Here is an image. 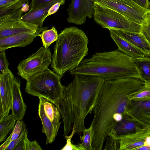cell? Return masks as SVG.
Listing matches in <instances>:
<instances>
[{"label":"cell","instance_id":"1","mask_svg":"<svg viewBox=\"0 0 150 150\" xmlns=\"http://www.w3.org/2000/svg\"><path fill=\"white\" fill-rule=\"evenodd\" d=\"M144 82L135 78L105 81L93 110L92 150L103 149L109 134L127 115L131 96L143 87Z\"/></svg>","mask_w":150,"mask_h":150},{"label":"cell","instance_id":"2","mask_svg":"<svg viewBox=\"0 0 150 150\" xmlns=\"http://www.w3.org/2000/svg\"><path fill=\"white\" fill-rule=\"evenodd\" d=\"M104 81L98 77L76 74L71 82L64 86L61 96L53 103L59 109L62 119L65 138L72 126L78 134L86 129L85 119L93 111Z\"/></svg>","mask_w":150,"mask_h":150},{"label":"cell","instance_id":"3","mask_svg":"<svg viewBox=\"0 0 150 150\" xmlns=\"http://www.w3.org/2000/svg\"><path fill=\"white\" fill-rule=\"evenodd\" d=\"M71 75L98 77L105 81L135 78L140 79L134 58L118 49L95 53L83 59L79 65L69 71Z\"/></svg>","mask_w":150,"mask_h":150},{"label":"cell","instance_id":"4","mask_svg":"<svg viewBox=\"0 0 150 150\" xmlns=\"http://www.w3.org/2000/svg\"><path fill=\"white\" fill-rule=\"evenodd\" d=\"M88 43L85 33L76 27L66 28L59 34L51 67L61 79L76 68L88 54Z\"/></svg>","mask_w":150,"mask_h":150},{"label":"cell","instance_id":"5","mask_svg":"<svg viewBox=\"0 0 150 150\" xmlns=\"http://www.w3.org/2000/svg\"><path fill=\"white\" fill-rule=\"evenodd\" d=\"M60 79L57 74L48 68L26 81L25 91L53 103L62 95L64 86L61 83Z\"/></svg>","mask_w":150,"mask_h":150},{"label":"cell","instance_id":"6","mask_svg":"<svg viewBox=\"0 0 150 150\" xmlns=\"http://www.w3.org/2000/svg\"><path fill=\"white\" fill-rule=\"evenodd\" d=\"M94 3V20L103 28L109 30L140 32L141 25L131 21L115 10Z\"/></svg>","mask_w":150,"mask_h":150},{"label":"cell","instance_id":"7","mask_svg":"<svg viewBox=\"0 0 150 150\" xmlns=\"http://www.w3.org/2000/svg\"><path fill=\"white\" fill-rule=\"evenodd\" d=\"M49 48L41 47L18 64V74L26 81L48 68L52 61Z\"/></svg>","mask_w":150,"mask_h":150},{"label":"cell","instance_id":"8","mask_svg":"<svg viewBox=\"0 0 150 150\" xmlns=\"http://www.w3.org/2000/svg\"><path fill=\"white\" fill-rule=\"evenodd\" d=\"M121 14L131 21L142 25L150 10L140 7L132 0H93Z\"/></svg>","mask_w":150,"mask_h":150},{"label":"cell","instance_id":"9","mask_svg":"<svg viewBox=\"0 0 150 150\" xmlns=\"http://www.w3.org/2000/svg\"><path fill=\"white\" fill-rule=\"evenodd\" d=\"M94 4L92 0H72L67 10V21L77 25L84 23L86 17L91 18L93 15Z\"/></svg>","mask_w":150,"mask_h":150},{"label":"cell","instance_id":"10","mask_svg":"<svg viewBox=\"0 0 150 150\" xmlns=\"http://www.w3.org/2000/svg\"><path fill=\"white\" fill-rule=\"evenodd\" d=\"M116 137L119 140V150H137L142 146H150V129L148 127Z\"/></svg>","mask_w":150,"mask_h":150},{"label":"cell","instance_id":"11","mask_svg":"<svg viewBox=\"0 0 150 150\" xmlns=\"http://www.w3.org/2000/svg\"><path fill=\"white\" fill-rule=\"evenodd\" d=\"M15 78L11 71L0 74V108L2 110V117L8 116L11 109Z\"/></svg>","mask_w":150,"mask_h":150},{"label":"cell","instance_id":"12","mask_svg":"<svg viewBox=\"0 0 150 150\" xmlns=\"http://www.w3.org/2000/svg\"><path fill=\"white\" fill-rule=\"evenodd\" d=\"M42 27L23 21L21 18L8 21L0 24V38L20 33H34Z\"/></svg>","mask_w":150,"mask_h":150},{"label":"cell","instance_id":"13","mask_svg":"<svg viewBox=\"0 0 150 150\" xmlns=\"http://www.w3.org/2000/svg\"><path fill=\"white\" fill-rule=\"evenodd\" d=\"M127 114L145 127L150 125V100H132Z\"/></svg>","mask_w":150,"mask_h":150},{"label":"cell","instance_id":"14","mask_svg":"<svg viewBox=\"0 0 150 150\" xmlns=\"http://www.w3.org/2000/svg\"><path fill=\"white\" fill-rule=\"evenodd\" d=\"M47 27H42L34 33H20L0 38V51L16 47H24L30 44L34 39Z\"/></svg>","mask_w":150,"mask_h":150},{"label":"cell","instance_id":"15","mask_svg":"<svg viewBox=\"0 0 150 150\" xmlns=\"http://www.w3.org/2000/svg\"><path fill=\"white\" fill-rule=\"evenodd\" d=\"M20 81L15 77L13 87L11 114L17 120H22L26 110L20 90Z\"/></svg>","mask_w":150,"mask_h":150},{"label":"cell","instance_id":"16","mask_svg":"<svg viewBox=\"0 0 150 150\" xmlns=\"http://www.w3.org/2000/svg\"><path fill=\"white\" fill-rule=\"evenodd\" d=\"M65 0H57L51 2L41 8L36 9H30L25 14L22 16L21 19L24 21L42 27L44 21L47 17L48 11L54 4L58 2L64 4Z\"/></svg>","mask_w":150,"mask_h":150},{"label":"cell","instance_id":"17","mask_svg":"<svg viewBox=\"0 0 150 150\" xmlns=\"http://www.w3.org/2000/svg\"><path fill=\"white\" fill-rule=\"evenodd\" d=\"M114 30L121 37L140 50L147 57H150V44L140 33Z\"/></svg>","mask_w":150,"mask_h":150},{"label":"cell","instance_id":"18","mask_svg":"<svg viewBox=\"0 0 150 150\" xmlns=\"http://www.w3.org/2000/svg\"><path fill=\"white\" fill-rule=\"evenodd\" d=\"M144 126L127 115L118 122L109 134L116 137L136 132Z\"/></svg>","mask_w":150,"mask_h":150},{"label":"cell","instance_id":"19","mask_svg":"<svg viewBox=\"0 0 150 150\" xmlns=\"http://www.w3.org/2000/svg\"><path fill=\"white\" fill-rule=\"evenodd\" d=\"M109 30L111 38L119 50L134 58L147 57L142 51L121 37L113 30Z\"/></svg>","mask_w":150,"mask_h":150},{"label":"cell","instance_id":"20","mask_svg":"<svg viewBox=\"0 0 150 150\" xmlns=\"http://www.w3.org/2000/svg\"><path fill=\"white\" fill-rule=\"evenodd\" d=\"M38 115L42 125V132L46 136V144L52 143L55 140L57 134L50 120L46 115L44 109L43 98L39 97Z\"/></svg>","mask_w":150,"mask_h":150},{"label":"cell","instance_id":"21","mask_svg":"<svg viewBox=\"0 0 150 150\" xmlns=\"http://www.w3.org/2000/svg\"><path fill=\"white\" fill-rule=\"evenodd\" d=\"M43 107L46 115L50 120L57 134L60 127L61 115L57 107L52 103L43 98Z\"/></svg>","mask_w":150,"mask_h":150},{"label":"cell","instance_id":"22","mask_svg":"<svg viewBox=\"0 0 150 150\" xmlns=\"http://www.w3.org/2000/svg\"><path fill=\"white\" fill-rule=\"evenodd\" d=\"M139 71L140 79L144 82L150 81V57L134 58Z\"/></svg>","mask_w":150,"mask_h":150},{"label":"cell","instance_id":"23","mask_svg":"<svg viewBox=\"0 0 150 150\" xmlns=\"http://www.w3.org/2000/svg\"><path fill=\"white\" fill-rule=\"evenodd\" d=\"M16 120L12 114L0 119V142L3 141L8 133L13 130Z\"/></svg>","mask_w":150,"mask_h":150},{"label":"cell","instance_id":"24","mask_svg":"<svg viewBox=\"0 0 150 150\" xmlns=\"http://www.w3.org/2000/svg\"><path fill=\"white\" fill-rule=\"evenodd\" d=\"M58 36L57 30L54 26L50 29L44 30L38 35L41 38L43 46L46 48L57 40Z\"/></svg>","mask_w":150,"mask_h":150},{"label":"cell","instance_id":"25","mask_svg":"<svg viewBox=\"0 0 150 150\" xmlns=\"http://www.w3.org/2000/svg\"><path fill=\"white\" fill-rule=\"evenodd\" d=\"M82 136H80L81 143L77 144L79 150H92L93 131L92 126L86 129L83 132Z\"/></svg>","mask_w":150,"mask_h":150},{"label":"cell","instance_id":"26","mask_svg":"<svg viewBox=\"0 0 150 150\" xmlns=\"http://www.w3.org/2000/svg\"><path fill=\"white\" fill-rule=\"evenodd\" d=\"M30 0H19L7 6L0 8V17L10 15L28 4Z\"/></svg>","mask_w":150,"mask_h":150},{"label":"cell","instance_id":"27","mask_svg":"<svg viewBox=\"0 0 150 150\" xmlns=\"http://www.w3.org/2000/svg\"><path fill=\"white\" fill-rule=\"evenodd\" d=\"M143 87L131 97L134 100H150V81H145Z\"/></svg>","mask_w":150,"mask_h":150},{"label":"cell","instance_id":"28","mask_svg":"<svg viewBox=\"0 0 150 150\" xmlns=\"http://www.w3.org/2000/svg\"><path fill=\"white\" fill-rule=\"evenodd\" d=\"M17 120L13 129L9 135L11 142L18 138L26 129V125L22 120Z\"/></svg>","mask_w":150,"mask_h":150},{"label":"cell","instance_id":"29","mask_svg":"<svg viewBox=\"0 0 150 150\" xmlns=\"http://www.w3.org/2000/svg\"><path fill=\"white\" fill-rule=\"evenodd\" d=\"M140 33L150 44V13L147 15L141 25Z\"/></svg>","mask_w":150,"mask_h":150},{"label":"cell","instance_id":"30","mask_svg":"<svg viewBox=\"0 0 150 150\" xmlns=\"http://www.w3.org/2000/svg\"><path fill=\"white\" fill-rule=\"evenodd\" d=\"M29 6L27 4L19 10L10 15L0 17V24L8 21L21 18L23 12L28 10Z\"/></svg>","mask_w":150,"mask_h":150},{"label":"cell","instance_id":"31","mask_svg":"<svg viewBox=\"0 0 150 150\" xmlns=\"http://www.w3.org/2000/svg\"><path fill=\"white\" fill-rule=\"evenodd\" d=\"M104 150H118L119 140L117 137L111 134H108Z\"/></svg>","mask_w":150,"mask_h":150},{"label":"cell","instance_id":"32","mask_svg":"<svg viewBox=\"0 0 150 150\" xmlns=\"http://www.w3.org/2000/svg\"><path fill=\"white\" fill-rule=\"evenodd\" d=\"M5 51V50L0 51V74L11 71L8 68L9 63Z\"/></svg>","mask_w":150,"mask_h":150},{"label":"cell","instance_id":"33","mask_svg":"<svg viewBox=\"0 0 150 150\" xmlns=\"http://www.w3.org/2000/svg\"><path fill=\"white\" fill-rule=\"evenodd\" d=\"M76 133L75 129L73 127L72 132L69 136L67 135L65 138L66 139V144L62 149L61 150H79L76 145H74L71 142V139L75 133Z\"/></svg>","mask_w":150,"mask_h":150},{"label":"cell","instance_id":"34","mask_svg":"<svg viewBox=\"0 0 150 150\" xmlns=\"http://www.w3.org/2000/svg\"><path fill=\"white\" fill-rule=\"evenodd\" d=\"M56 0H31L30 9H36L41 8Z\"/></svg>","mask_w":150,"mask_h":150},{"label":"cell","instance_id":"35","mask_svg":"<svg viewBox=\"0 0 150 150\" xmlns=\"http://www.w3.org/2000/svg\"><path fill=\"white\" fill-rule=\"evenodd\" d=\"M27 133V130L26 129L18 138L10 142L5 150H13L17 144L25 138Z\"/></svg>","mask_w":150,"mask_h":150},{"label":"cell","instance_id":"36","mask_svg":"<svg viewBox=\"0 0 150 150\" xmlns=\"http://www.w3.org/2000/svg\"><path fill=\"white\" fill-rule=\"evenodd\" d=\"M42 150V149L36 140H35L33 141H30L28 139H27L26 150Z\"/></svg>","mask_w":150,"mask_h":150},{"label":"cell","instance_id":"37","mask_svg":"<svg viewBox=\"0 0 150 150\" xmlns=\"http://www.w3.org/2000/svg\"><path fill=\"white\" fill-rule=\"evenodd\" d=\"M28 133L24 138L19 142L16 145L13 150H26V144L27 139Z\"/></svg>","mask_w":150,"mask_h":150},{"label":"cell","instance_id":"38","mask_svg":"<svg viewBox=\"0 0 150 150\" xmlns=\"http://www.w3.org/2000/svg\"><path fill=\"white\" fill-rule=\"evenodd\" d=\"M137 5L146 9H149L150 3L148 0H132Z\"/></svg>","mask_w":150,"mask_h":150},{"label":"cell","instance_id":"39","mask_svg":"<svg viewBox=\"0 0 150 150\" xmlns=\"http://www.w3.org/2000/svg\"><path fill=\"white\" fill-rule=\"evenodd\" d=\"M64 4L62 2H58L53 5L48 11L47 17L55 13L59 9L61 5Z\"/></svg>","mask_w":150,"mask_h":150},{"label":"cell","instance_id":"40","mask_svg":"<svg viewBox=\"0 0 150 150\" xmlns=\"http://www.w3.org/2000/svg\"><path fill=\"white\" fill-rule=\"evenodd\" d=\"M19 0H0V8H4Z\"/></svg>","mask_w":150,"mask_h":150},{"label":"cell","instance_id":"41","mask_svg":"<svg viewBox=\"0 0 150 150\" xmlns=\"http://www.w3.org/2000/svg\"><path fill=\"white\" fill-rule=\"evenodd\" d=\"M149 9L150 10V3L149 4Z\"/></svg>","mask_w":150,"mask_h":150},{"label":"cell","instance_id":"42","mask_svg":"<svg viewBox=\"0 0 150 150\" xmlns=\"http://www.w3.org/2000/svg\"><path fill=\"white\" fill-rule=\"evenodd\" d=\"M148 127L150 129V125Z\"/></svg>","mask_w":150,"mask_h":150},{"label":"cell","instance_id":"43","mask_svg":"<svg viewBox=\"0 0 150 150\" xmlns=\"http://www.w3.org/2000/svg\"><path fill=\"white\" fill-rule=\"evenodd\" d=\"M92 0L93 1V0Z\"/></svg>","mask_w":150,"mask_h":150}]
</instances>
